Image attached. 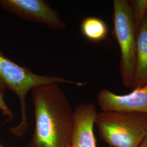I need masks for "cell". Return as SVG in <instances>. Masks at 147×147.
I'll use <instances>...</instances> for the list:
<instances>
[{
  "mask_svg": "<svg viewBox=\"0 0 147 147\" xmlns=\"http://www.w3.org/2000/svg\"><path fill=\"white\" fill-rule=\"evenodd\" d=\"M0 147H2V146H0Z\"/></svg>",
  "mask_w": 147,
  "mask_h": 147,
  "instance_id": "obj_14",
  "label": "cell"
},
{
  "mask_svg": "<svg viewBox=\"0 0 147 147\" xmlns=\"http://www.w3.org/2000/svg\"><path fill=\"white\" fill-rule=\"evenodd\" d=\"M97 114L92 103L82 102L76 107L73 134L68 147H96L94 126Z\"/></svg>",
  "mask_w": 147,
  "mask_h": 147,
  "instance_id": "obj_7",
  "label": "cell"
},
{
  "mask_svg": "<svg viewBox=\"0 0 147 147\" xmlns=\"http://www.w3.org/2000/svg\"><path fill=\"white\" fill-rule=\"evenodd\" d=\"M57 83L31 90L35 128L27 147H68L73 134L74 110Z\"/></svg>",
  "mask_w": 147,
  "mask_h": 147,
  "instance_id": "obj_1",
  "label": "cell"
},
{
  "mask_svg": "<svg viewBox=\"0 0 147 147\" xmlns=\"http://www.w3.org/2000/svg\"><path fill=\"white\" fill-rule=\"evenodd\" d=\"M49 83H65L76 86L84 84L57 76L34 74L28 68L21 67L7 58L0 49V92L4 94L5 89L11 90L18 96L20 103L21 121L17 126L10 129L14 135L21 137L27 130L28 124L26 115L27 94L34 87Z\"/></svg>",
  "mask_w": 147,
  "mask_h": 147,
  "instance_id": "obj_2",
  "label": "cell"
},
{
  "mask_svg": "<svg viewBox=\"0 0 147 147\" xmlns=\"http://www.w3.org/2000/svg\"><path fill=\"white\" fill-rule=\"evenodd\" d=\"M81 31L87 40L94 42L105 40L109 34L106 23L101 19L88 16L84 18L81 24Z\"/></svg>",
  "mask_w": 147,
  "mask_h": 147,
  "instance_id": "obj_9",
  "label": "cell"
},
{
  "mask_svg": "<svg viewBox=\"0 0 147 147\" xmlns=\"http://www.w3.org/2000/svg\"><path fill=\"white\" fill-rule=\"evenodd\" d=\"M147 84V18L137 32L136 65L134 89Z\"/></svg>",
  "mask_w": 147,
  "mask_h": 147,
  "instance_id": "obj_8",
  "label": "cell"
},
{
  "mask_svg": "<svg viewBox=\"0 0 147 147\" xmlns=\"http://www.w3.org/2000/svg\"><path fill=\"white\" fill-rule=\"evenodd\" d=\"M0 7L28 21L45 25L56 30L66 25L58 13L43 0H0Z\"/></svg>",
  "mask_w": 147,
  "mask_h": 147,
  "instance_id": "obj_5",
  "label": "cell"
},
{
  "mask_svg": "<svg viewBox=\"0 0 147 147\" xmlns=\"http://www.w3.org/2000/svg\"><path fill=\"white\" fill-rule=\"evenodd\" d=\"M114 34L121 51L120 71L123 85L134 89L136 65L137 34L127 0L113 1Z\"/></svg>",
  "mask_w": 147,
  "mask_h": 147,
  "instance_id": "obj_4",
  "label": "cell"
},
{
  "mask_svg": "<svg viewBox=\"0 0 147 147\" xmlns=\"http://www.w3.org/2000/svg\"><path fill=\"white\" fill-rule=\"evenodd\" d=\"M130 5L133 21L137 32L143 21H144L147 11V0H130Z\"/></svg>",
  "mask_w": 147,
  "mask_h": 147,
  "instance_id": "obj_10",
  "label": "cell"
},
{
  "mask_svg": "<svg viewBox=\"0 0 147 147\" xmlns=\"http://www.w3.org/2000/svg\"><path fill=\"white\" fill-rule=\"evenodd\" d=\"M138 147H147V132Z\"/></svg>",
  "mask_w": 147,
  "mask_h": 147,
  "instance_id": "obj_12",
  "label": "cell"
},
{
  "mask_svg": "<svg viewBox=\"0 0 147 147\" xmlns=\"http://www.w3.org/2000/svg\"><path fill=\"white\" fill-rule=\"evenodd\" d=\"M97 100L102 111L147 114V84L126 94H117L109 89H102Z\"/></svg>",
  "mask_w": 147,
  "mask_h": 147,
  "instance_id": "obj_6",
  "label": "cell"
},
{
  "mask_svg": "<svg viewBox=\"0 0 147 147\" xmlns=\"http://www.w3.org/2000/svg\"><path fill=\"white\" fill-rule=\"evenodd\" d=\"M146 18H147V13H146Z\"/></svg>",
  "mask_w": 147,
  "mask_h": 147,
  "instance_id": "obj_13",
  "label": "cell"
},
{
  "mask_svg": "<svg viewBox=\"0 0 147 147\" xmlns=\"http://www.w3.org/2000/svg\"><path fill=\"white\" fill-rule=\"evenodd\" d=\"M0 110L4 116L7 117V121H11L14 118V113L11 109L7 105L4 99V94L0 92Z\"/></svg>",
  "mask_w": 147,
  "mask_h": 147,
  "instance_id": "obj_11",
  "label": "cell"
},
{
  "mask_svg": "<svg viewBox=\"0 0 147 147\" xmlns=\"http://www.w3.org/2000/svg\"><path fill=\"white\" fill-rule=\"evenodd\" d=\"M95 125L110 147H138L147 132V114L101 111Z\"/></svg>",
  "mask_w": 147,
  "mask_h": 147,
  "instance_id": "obj_3",
  "label": "cell"
}]
</instances>
